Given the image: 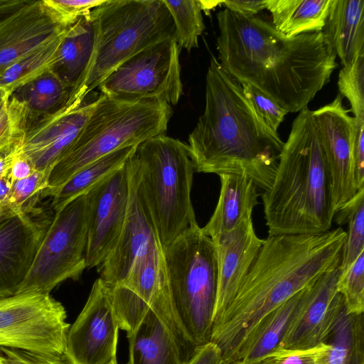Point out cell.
<instances>
[{"label": "cell", "mask_w": 364, "mask_h": 364, "mask_svg": "<svg viewBox=\"0 0 364 364\" xmlns=\"http://www.w3.org/2000/svg\"><path fill=\"white\" fill-rule=\"evenodd\" d=\"M218 62L289 112L306 107L330 80L336 55L321 31L289 37L272 23L228 9L217 14Z\"/></svg>", "instance_id": "1"}, {"label": "cell", "mask_w": 364, "mask_h": 364, "mask_svg": "<svg viewBox=\"0 0 364 364\" xmlns=\"http://www.w3.org/2000/svg\"><path fill=\"white\" fill-rule=\"evenodd\" d=\"M346 232L338 227L309 235L268 236L247 277L213 323L210 342L230 360L269 312L339 267Z\"/></svg>", "instance_id": "2"}, {"label": "cell", "mask_w": 364, "mask_h": 364, "mask_svg": "<svg viewBox=\"0 0 364 364\" xmlns=\"http://www.w3.org/2000/svg\"><path fill=\"white\" fill-rule=\"evenodd\" d=\"M188 142L196 171L245 175L264 191L272 183L284 143L214 56L206 74L204 112Z\"/></svg>", "instance_id": "3"}, {"label": "cell", "mask_w": 364, "mask_h": 364, "mask_svg": "<svg viewBox=\"0 0 364 364\" xmlns=\"http://www.w3.org/2000/svg\"><path fill=\"white\" fill-rule=\"evenodd\" d=\"M261 198L269 236L331 230L335 215L331 178L307 107L294 119L272 183Z\"/></svg>", "instance_id": "4"}, {"label": "cell", "mask_w": 364, "mask_h": 364, "mask_svg": "<svg viewBox=\"0 0 364 364\" xmlns=\"http://www.w3.org/2000/svg\"><path fill=\"white\" fill-rule=\"evenodd\" d=\"M173 110L157 100L128 101L101 95L83 127L50 170L41 198L54 193L85 166L117 149L166 134Z\"/></svg>", "instance_id": "5"}, {"label": "cell", "mask_w": 364, "mask_h": 364, "mask_svg": "<svg viewBox=\"0 0 364 364\" xmlns=\"http://www.w3.org/2000/svg\"><path fill=\"white\" fill-rule=\"evenodd\" d=\"M130 160L139 197L164 250L198 225L191 198L196 171L188 146L156 136L137 145Z\"/></svg>", "instance_id": "6"}, {"label": "cell", "mask_w": 364, "mask_h": 364, "mask_svg": "<svg viewBox=\"0 0 364 364\" xmlns=\"http://www.w3.org/2000/svg\"><path fill=\"white\" fill-rule=\"evenodd\" d=\"M90 16L95 31L93 53L70 102L82 104L90 92L137 53L176 38L174 23L163 0H105Z\"/></svg>", "instance_id": "7"}, {"label": "cell", "mask_w": 364, "mask_h": 364, "mask_svg": "<svg viewBox=\"0 0 364 364\" xmlns=\"http://www.w3.org/2000/svg\"><path fill=\"white\" fill-rule=\"evenodd\" d=\"M171 295L185 332L198 347L210 341L218 264L210 237L196 225L163 250Z\"/></svg>", "instance_id": "8"}, {"label": "cell", "mask_w": 364, "mask_h": 364, "mask_svg": "<svg viewBox=\"0 0 364 364\" xmlns=\"http://www.w3.org/2000/svg\"><path fill=\"white\" fill-rule=\"evenodd\" d=\"M88 217V192L55 212L18 294H50L63 282L79 279L87 268Z\"/></svg>", "instance_id": "9"}, {"label": "cell", "mask_w": 364, "mask_h": 364, "mask_svg": "<svg viewBox=\"0 0 364 364\" xmlns=\"http://www.w3.org/2000/svg\"><path fill=\"white\" fill-rule=\"evenodd\" d=\"M179 55L176 38L160 41L120 64L98 88L102 95L114 99L176 105L183 95Z\"/></svg>", "instance_id": "10"}, {"label": "cell", "mask_w": 364, "mask_h": 364, "mask_svg": "<svg viewBox=\"0 0 364 364\" xmlns=\"http://www.w3.org/2000/svg\"><path fill=\"white\" fill-rule=\"evenodd\" d=\"M66 318L64 306L50 294L0 296V347L65 354Z\"/></svg>", "instance_id": "11"}, {"label": "cell", "mask_w": 364, "mask_h": 364, "mask_svg": "<svg viewBox=\"0 0 364 364\" xmlns=\"http://www.w3.org/2000/svg\"><path fill=\"white\" fill-rule=\"evenodd\" d=\"M119 328L112 287L100 277L68 330L65 355L73 364L117 363Z\"/></svg>", "instance_id": "12"}, {"label": "cell", "mask_w": 364, "mask_h": 364, "mask_svg": "<svg viewBox=\"0 0 364 364\" xmlns=\"http://www.w3.org/2000/svg\"><path fill=\"white\" fill-rule=\"evenodd\" d=\"M89 217L86 267H98L114 248L129 205L130 183L125 164L88 191Z\"/></svg>", "instance_id": "13"}, {"label": "cell", "mask_w": 364, "mask_h": 364, "mask_svg": "<svg viewBox=\"0 0 364 364\" xmlns=\"http://www.w3.org/2000/svg\"><path fill=\"white\" fill-rule=\"evenodd\" d=\"M338 95L330 103L312 111L317 135L332 183L335 213L357 193L353 176L355 118Z\"/></svg>", "instance_id": "14"}, {"label": "cell", "mask_w": 364, "mask_h": 364, "mask_svg": "<svg viewBox=\"0 0 364 364\" xmlns=\"http://www.w3.org/2000/svg\"><path fill=\"white\" fill-rule=\"evenodd\" d=\"M18 214L0 219V296L18 294L51 220Z\"/></svg>", "instance_id": "15"}, {"label": "cell", "mask_w": 364, "mask_h": 364, "mask_svg": "<svg viewBox=\"0 0 364 364\" xmlns=\"http://www.w3.org/2000/svg\"><path fill=\"white\" fill-rule=\"evenodd\" d=\"M340 273L338 267L310 286L306 305L279 349H309L324 341L346 306L343 296L337 291Z\"/></svg>", "instance_id": "16"}, {"label": "cell", "mask_w": 364, "mask_h": 364, "mask_svg": "<svg viewBox=\"0 0 364 364\" xmlns=\"http://www.w3.org/2000/svg\"><path fill=\"white\" fill-rule=\"evenodd\" d=\"M94 102L68 103L63 109L41 119L26 131L22 152L36 171L49 175L83 127Z\"/></svg>", "instance_id": "17"}, {"label": "cell", "mask_w": 364, "mask_h": 364, "mask_svg": "<svg viewBox=\"0 0 364 364\" xmlns=\"http://www.w3.org/2000/svg\"><path fill=\"white\" fill-rule=\"evenodd\" d=\"M127 165L130 194L125 223L114 248L97 267L100 278L112 287L122 283L135 260L154 247L161 245L151 220L139 197L130 157Z\"/></svg>", "instance_id": "18"}, {"label": "cell", "mask_w": 364, "mask_h": 364, "mask_svg": "<svg viewBox=\"0 0 364 364\" xmlns=\"http://www.w3.org/2000/svg\"><path fill=\"white\" fill-rule=\"evenodd\" d=\"M64 23L45 1H30L0 22V74L18 59L58 36Z\"/></svg>", "instance_id": "19"}, {"label": "cell", "mask_w": 364, "mask_h": 364, "mask_svg": "<svg viewBox=\"0 0 364 364\" xmlns=\"http://www.w3.org/2000/svg\"><path fill=\"white\" fill-rule=\"evenodd\" d=\"M212 240L218 264L214 323L236 294L264 240L257 235L251 219L242 222L232 230Z\"/></svg>", "instance_id": "20"}, {"label": "cell", "mask_w": 364, "mask_h": 364, "mask_svg": "<svg viewBox=\"0 0 364 364\" xmlns=\"http://www.w3.org/2000/svg\"><path fill=\"white\" fill-rule=\"evenodd\" d=\"M310 286L264 316L245 337L230 360L228 361L238 360L243 364H254L266 355L279 349L289 327L306 305Z\"/></svg>", "instance_id": "21"}, {"label": "cell", "mask_w": 364, "mask_h": 364, "mask_svg": "<svg viewBox=\"0 0 364 364\" xmlns=\"http://www.w3.org/2000/svg\"><path fill=\"white\" fill-rule=\"evenodd\" d=\"M218 203L203 232L215 239L252 219L254 208L260 196L255 183L245 175H220Z\"/></svg>", "instance_id": "22"}, {"label": "cell", "mask_w": 364, "mask_h": 364, "mask_svg": "<svg viewBox=\"0 0 364 364\" xmlns=\"http://www.w3.org/2000/svg\"><path fill=\"white\" fill-rule=\"evenodd\" d=\"M95 39V26L90 13L71 23L61 38L49 70L73 90L72 95L86 75L93 53Z\"/></svg>", "instance_id": "23"}, {"label": "cell", "mask_w": 364, "mask_h": 364, "mask_svg": "<svg viewBox=\"0 0 364 364\" xmlns=\"http://www.w3.org/2000/svg\"><path fill=\"white\" fill-rule=\"evenodd\" d=\"M343 67L364 52V0H331L321 31Z\"/></svg>", "instance_id": "24"}, {"label": "cell", "mask_w": 364, "mask_h": 364, "mask_svg": "<svg viewBox=\"0 0 364 364\" xmlns=\"http://www.w3.org/2000/svg\"><path fill=\"white\" fill-rule=\"evenodd\" d=\"M73 90L49 69L19 85L8 99L16 104L26 121V131L41 119L63 109Z\"/></svg>", "instance_id": "25"}, {"label": "cell", "mask_w": 364, "mask_h": 364, "mask_svg": "<svg viewBox=\"0 0 364 364\" xmlns=\"http://www.w3.org/2000/svg\"><path fill=\"white\" fill-rule=\"evenodd\" d=\"M127 334L129 364H183L168 328L151 309Z\"/></svg>", "instance_id": "26"}, {"label": "cell", "mask_w": 364, "mask_h": 364, "mask_svg": "<svg viewBox=\"0 0 364 364\" xmlns=\"http://www.w3.org/2000/svg\"><path fill=\"white\" fill-rule=\"evenodd\" d=\"M364 313L346 306L317 354L316 364H364Z\"/></svg>", "instance_id": "27"}, {"label": "cell", "mask_w": 364, "mask_h": 364, "mask_svg": "<svg viewBox=\"0 0 364 364\" xmlns=\"http://www.w3.org/2000/svg\"><path fill=\"white\" fill-rule=\"evenodd\" d=\"M331 0H265L273 26L284 35L319 32L325 24Z\"/></svg>", "instance_id": "28"}, {"label": "cell", "mask_w": 364, "mask_h": 364, "mask_svg": "<svg viewBox=\"0 0 364 364\" xmlns=\"http://www.w3.org/2000/svg\"><path fill=\"white\" fill-rule=\"evenodd\" d=\"M137 146H130L114 151L82 168L51 197V208L58 211L80 195L87 193L94 186L115 171L122 168Z\"/></svg>", "instance_id": "29"}, {"label": "cell", "mask_w": 364, "mask_h": 364, "mask_svg": "<svg viewBox=\"0 0 364 364\" xmlns=\"http://www.w3.org/2000/svg\"><path fill=\"white\" fill-rule=\"evenodd\" d=\"M65 30L18 59L0 74V89L4 90L7 96L19 85L50 68Z\"/></svg>", "instance_id": "30"}, {"label": "cell", "mask_w": 364, "mask_h": 364, "mask_svg": "<svg viewBox=\"0 0 364 364\" xmlns=\"http://www.w3.org/2000/svg\"><path fill=\"white\" fill-rule=\"evenodd\" d=\"M334 218L339 225H348L338 267L343 272L364 251V188L335 213Z\"/></svg>", "instance_id": "31"}, {"label": "cell", "mask_w": 364, "mask_h": 364, "mask_svg": "<svg viewBox=\"0 0 364 364\" xmlns=\"http://www.w3.org/2000/svg\"><path fill=\"white\" fill-rule=\"evenodd\" d=\"M175 26L178 46L188 51L198 46V38L205 29L199 0H163Z\"/></svg>", "instance_id": "32"}, {"label": "cell", "mask_w": 364, "mask_h": 364, "mask_svg": "<svg viewBox=\"0 0 364 364\" xmlns=\"http://www.w3.org/2000/svg\"><path fill=\"white\" fill-rule=\"evenodd\" d=\"M48 173L36 171L28 177L13 181L7 204L2 210V218L18 214H41L36 205L42 192L47 188Z\"/></svg>", "instance_id": "33"}, {"label": "cell", "mask_w": 364, "mask_h": 364, "mask_svg": "<svg viewBox=\"0 0 364 364\" xmlns=\"http://www.w3.org/2000/svg\"><path fill=\"white\" fill-rule=\"evenodd\" d=\"M337 291L343 296L348 313H364V251L341 272Z\"/></svg>", "instance_id": "34"}, {"label": "cell", "mask_w": 364, "mask_h": 364, "mask_svg": "<svg viewBox=\"0 0 364 364\" xmlns=\"http://www.w3.org/2000/svg\"><path fill=\"white\" fill-rule=\"evenodd\" d=\"M338 85L341 95L348 99L353 117L364 119V52L340 70Z\"/></svg>", "instance_id": "35"}, {"label": "cell", "mask_w": 364, "mask_h": 364, "mask_svg": "<svg viewBox=\"0 0 364 364\" xmlns=\"http://www.w3.org/2000/svg\"><path fill=\"white\" fill-rule=\"evenodd\" d=\"M25 132V122L20 109L6 97L0 104V151L23 140Z\"/></svg>", "instance_id": "36"}, {"label": "cell", "mask_w": 364, "mask_h": 364, "mask_svg": "<svg viewBox=\"0 0 364 364\" xmlns=\"http://www.w3.org/2000/svg\"><path fill=\"white\" fill-rule=\"evenodd\" d=\"M245 95L249 98L267 124L275 132L284 121L287 112L255 87L240 82Z\"/></svg>", "instance_id": "37"}, {"label": "cell", "mask_w": 364, "mask_h": 364, "mask_svg": "<svg viewBox=\"0 0 364 364\" xmlns=\"http://www.w3.org/2000/svg\"><path fill=\"white\" fill-rule=\"evenodd\" d=\"M5 364H73L65 355L33 352L17 348L0 347Z\"/></svg>", "instance_id": "38"}, {"label": "cell", "mask_w": 364, "mask_h": 364, "mask_svg": "<svg viewBox=\"0 0 364 364\" xmlns=\"http://www.w3.org/2000/svg\"><path fill=\"white\" fill-rule=\"evenodd\" d=\"M46 4L66 25H70L78 18L88 15L91 11L105 0H44Z\"/></svg>", "instance_id": "39"}, {"label": "cell", "mask_w": 364, "mask_h": 364, "mask_svg": "<svg viewBox=\"0 0 364 364\" xmlns=\"http://www.w3.org/2000/svg\"><path fill=\"white\" fill-rule=\"evenodd\" d=\"M321 347V344L309 349H277L254 364H316Z\"/></svg>", "instance_id": "40"}, {"label": "cell", "mask_w": 364, "mask_h": 364, "mask_svg": "<svg viewBox=\"0 0 364 364\" xmlns=\"http://www.w3.org/2000/svg\"><path fill=\"white\" fill-rule=\"evenodd\" d=\"M353 176L356 190L364 188V119L355 118L353 147Z\"/></svg>", "instance_id": "41"}, {"label": "cell", "mask_w": 364, "mask_h": 364, "mask_svg": "<svg viewBox=\"0 0 364 364\" xmlns=\"http://www.w3.org/2000/svg\"><path fill=\"white\" fill-rule=\"evenodd\" d=\"M220 4L225 9L247 16H255L266 9L265 0H227L222 1Z\"/></svg>", "instance_id": "42"}, {"label": "cell", "mask_w": 364, "mask_h": 364, "mask_svg": "<svg viewBox=\"0 0 364 364\" xmlns=\"http://www.w3.org/2000/svg\"><path fill=\"white\" fill-rule=\"evenodd\" d=\"M221 360L222 354L220 348L210 341L198 346L186 364H220Z\"/></svg>", "instance_id": "43"}, {"label": "cell", "mask_w": 364, "mask_h": 364, "mask_svg": "<svg viewBox=\"0 0 364 364\" xmlns=\"http://www.w3.org/2000/svg\"><path fill=\"white\" fill-rule=\"evenodd\" d=\"M34 171L32 163L21 151L14 159L9 173L12 181H14L26 178Z\"/></svg>", "instance_id": "44"}, {"label": "cell", "mask_w": 364, "mask_h": 364, "mask_svg": "<svg viewBox=\"0 0 364 364\" xmlns=\"http://www.w3.org/2000/svg\"><path fill=\"white\" fill-rule=\"evenodd\" d=\"M22 141H18L0 151V176L9 171L14 159L22 151Z\"/></svg>", "instance_id": "45"}, {"label": "cell", "mask_w": 364, "mask_h": 364, "mask_svg": "<svg viewBox=\"0 0 364 364\" xmlns=\"http://www.w3.org/2000/svg\"><path fill=\"white\" fill-rule=\"evenodd\" d=\"M13 181L9 171L0 176V212L4 208L10 197ZM2 214V213H1Z\"/></svg>", "instance_id": "46"}, {"label": "cell", "mask_w": 364, "mask_h": 364, "mask_svg": "<svg viewBox=\"0 0 364 364\" xmlns=\"http://www.w3.org/2000/svg\"><path fill=\"white\" fill-rule=\"evenodd\" d=\"M29 0H11L0 6V22L9 18L29 3Z\"/></svg>", "instance_id": "47"}, {"label": "cell", "mask_w": 364, "mask_h": 364, "mask_svg": "<svg viewBox=\"0 0 364 364\" xmlns=\"http://www.w3.org/2000/svg\"><path fill=\"white\" fill-rule=\"evenodd\" d=\"M203 11H207L213 9L218 4H221L222 1H201L199 0Z\"/></svg>", "instance_id": "48"}, {"label": "cell", "mask_w": 364, "mask_h": 364, "mask_svg": "<svg viewBox=\"0 0 364 364\" xmlns=\"http://www.w3.org/2000/svg\"><path fill=\"white\" fill-rule=\"evenodd\" d=\"M220 364H243V363L238 360L228 361V360L222 359Z\"/></svg>", "instance_id": "49"}, {"label": "cell", "mask_w": 364, "mask_h": 364, "mask_svg": "<svg viewBox=\"0 0 364 364\" xmlns=\"http://www.w3.org/2000/svg\"><path fill=\"white\" fill-rule=\"evenodd\" d=\"M7 97L6 92L3 90L2 89H0V104Z\"/></svg>", "instance_id": "50"}, {"label": "cell", "mask_w": 364, "mask_h": 364, "mask_svg": "<svg viewBox=\"0 0 364 364\" xmlns=\"http://www.w3.org/2000/svg\"><path fill=\"white\" fill-rule=\"evenodd\" d=\"M11 0H0V6L8 4Z\"/></svg>", "instance_id": "51"}, {"label": "cell", "mask_w": 364, "mask_h": 364, "mask_svg": "<svg viewBox=\"0 0 364 364\" xmlns=\"http://www.w3.org/2000/svg\"><path fill=\"white\" fill-rule=\"evenodd\" d=\"M0 364H5L4 361L3 360L1 355H0Z\"/></svg>", "instance_id": "52"}, {"label": "cell", "mask_w": 364, "mask_h": 364, "mask_svg": "<svg viewBox=\"0 0 364 364\" xmlns=\"http://www.w3.org/2000/svg\"><path fill=\"white\" fill-rule=\"evenodd\" d=\"M2 218V214L0 212V219Z\"/></svg>", "instance_id": "53"}, {"label": "cell", "mask_w": 364, "mask_h": 364, "mask_svg": "<svg viewBox=\"0 0 364 364\" xmlns=\"http://www.w3.org/2000/svg\"><path fill=\"white\" fill-rule=\"evenodd\" d=\"M114 364H117V363H114ZM127 364H129V363H127Z\"/></svg>", "instance_id": "54"}]
</instances>
